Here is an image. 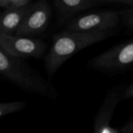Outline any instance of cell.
Returning a JSON list of instances; mask_svg holds the SVG:
<instances>
[{
    "mask_svg": "<svg viewBox=\"0 0 133 133\" xmlns=\"http://www.w3.org/2000/svg\"><path fill=\"white\" fill-rule=\"evenodd\" d=\"M89 64L104 71L120 70L130 66L133 64V40L109 48L95 57Z\"/></svg>",
    "mask_w": 133,
    "mask_h": 133,
    "instance_id": "4",
    "label": "cell"
},
{
    "mask_svg": "<svg viewBox=\"0 0 133 133\" xmlns=\"http://www.w3.org/2000/svg\"><path fill=\"white\" fill-rule=\"evenodd\" d=\"M124 13L125 14H133V8H131L130 9H129L127 11H125Z\"/></svg>",
    "mask_w": 133,
    "mask_h": 133,
    "instance_id": "15",
    "label": "cell"
},
{
    "mask_svg": "<svg viewBox=\"0 0 133 133\" xmlns=\"http://www.w3.org/2000/svg\"><path fill=\"white\" fill-rule=\"evenodd\" d=\"M120 101L121 97L118 90L112 89L107 94L95 118L94 133H103L111 128L109 124Z\"/></svg>",
    "mask_w": 133,
    "mask_h": 133,
    "instance_id": "7",
    "label": "cell"
},
{
    "mask_svg": "<svg viewBox=\"0 0 133 133\" xmlns=\"http://www.w3.org/2000/svg\"><path fill=\"white\" fill-rule=\"evenodd\" d=\"M0 46L9 54L24 58H42L46 49L45 44L35 37H18L0 34Z\"/></svg>",
    "mask_w": 133,
    "mask_h": 133,
    "instance_id": "6",
    "label": "cell"
},
{
    "mask_svg": "<svg viewBox=\"0 0 133 133\" xmlns=\"http://www.w3.org/2000/svg\"><path fill=\"white\" fill-rule=\"evenodd\" d=\"M119 131L120 133H133V118L125 125Z\"/></svg>",
    "mask_w": 133,
    "mask_h": 133,
    "instance_id": "13",
    "label": "cell"
},
{
    "mask_svg": "<svg viewBox=\"0 0 133 133\" xmlns=\"http://www.w3.org/2000/svg\"><path fill=\"white\" fill-rule=\"evenodd\" d=\"M51 15V6L46 1L31 3L15 36L33 37L43 33L49 23Z\"/></svg>",
    "mask_w": 133,
    "mask_h": 133,
    "instance_id": "5",
    "label": "cell"
},
{
    "mask_svg": "<svg viewBox=\"0 0 133 133\" xmlns=\"http://www.w3.org/2000/svg\"><path fill=\"white\" fill-rule=\"evenodd\" d=\"M30 5L17 10H3L1 12L0 34L14 36L20 26Z\"/></svg>",
    "mask_w": 133,
    "mask_h": 133,
    "instance_id": "9",
    "label": "cell"
},
{
    "mask_svg": "<svg viewBox=\"0 0 133 133\" xmlns=\"http://www.w3.org/2000/svg\"><path fill=\"white\" fill-rule=\"evenodd\" d=\"M32 3L31 0H0V8L3 10H17Z\"/></svg>",
    "mask_w": 133,
    "mask_h": 133,
    "instance_id": "10",
    "label": "cell"
},
{
    "mask_svg": "<svg viewBox=\"0 0 133 133\" xmlns=\"http://www.w3.org/2000/svg\"><path fill=\"white\" fill-rule=\"evenodd\" d=\"M0 76L29 93L53 97L56 93L43 77L23 58L9 54L0 46Z\"/></svg>",
    "mask_w": 133,
    "mask_h": 133,
    "instance_id": "2",
    "label": "cell"
},
{
    "mask_svg": "<svg viewBox=\"0 0 133 133\" xmlns=\"http://www.w3.org/2000/svg\"><path fill=\"white\" fill-rule=\"evenodd\" d=\"M126 15V24L127 26L133 30V14H125Z\"/></svg>",
    "mask_w": 133,
    "mask_h": 133,
    "instance_id": "14",
    "label": "cell"
},
{
    "mask_svg": "<svg viewBox=\"0 0 133 133\" xmlns=\"http://www.w3.org/2000/svg\"><path fill=\"white\" fill-rule=\"evenodd\" d=\"M120 14L121 12L114 10L82 14L71 19L66 26V30L83 33L110 32L118 24Z\"/></svg>",
    "mask_w": 133,
    "mask_h": 133,
    "instance_id": "3",
    "label": "cell"
},
{
    "mask_svg": "<svg viewBox=\"0 0 133 133\" xmlns=\"http://www.w3.org/2000/svg\"><path fill=\"white\" fill-rule=\"evenodd\" d=\"M130 98H133V83L121 96V100H128Z\"/></svg>",
    "mask_w": 133,
    "mask_h": 133,
    "instance_id": "12",
    "label": "cell"
},
{
    "mask_svg": "<svg viewBox=\"0 0 133 133\" xmlns=\"http://www.w3.org/2000/svg\"><path fill=\"white\" fill-rule=\"evenodd\" d=\"M25 107L24 101H15L10 103H0V118L9 114L20 111Z\"/></svg>",
    "mask_w": 133,
    "mask_h": 133,
    "instance_id": "11",
    "label": "cell"
},
{
    "mask_svg": "<svg viewBox=\"0 0 133 133\" xmlns=\"http://www.w3.org/2000/svg\"><path fill=\"white\" fill-rule=\"evenodd\" d=\"M110 32L83 33L64 30L53 37L51 48L45 57V67L53 76L63 63L81 50L108 38Z\"/></svg>",
    "mask_w": 133,
    "mask_h": 133,
    "instance_id": "1",
    "label": "cell"
},
{
    "mask_svg": "<svg viewBox=\"0 0 133 133\" xmlns=\"http://www.w3.org/2000/svg\"><path fill=\"white\" fill-rule=\"evenodd\" d=\"M105 3L104 0H54L60 21L65 22L77 13Z\"/></svg>",
    "mask_w": 133,
    "mask_h": 133,
    "instance_id": "8",
    "label": "cell"
}]
</instances>
